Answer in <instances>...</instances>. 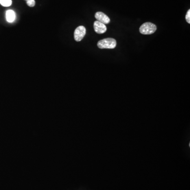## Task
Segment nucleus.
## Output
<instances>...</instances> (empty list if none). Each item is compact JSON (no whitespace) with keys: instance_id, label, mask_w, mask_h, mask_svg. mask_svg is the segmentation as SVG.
Masks as SVG:
<instances>
[{"instance_id":"nucleus-3","label":"nucleus","mask_w":190,"mask_h":190,"mask_svg":"<svg viewBox=\"0 0 190 190\" xmlns=\"http://www.w3.org/2000/svg\"><path fill=\"white\" fill-rule=\"evenodd\" d=\"M86 33V29L84 26L77 27L74 32V38L77 42H79L83 39Z\"/></svg>"},{"instance_id":"nucleus-5","label":"nucleus","mask_w":190,"mask_h":190,"mask_svg":"<svg viewBox=\"0 0 190 190\" xmlns=\"http://www.w3.org/2000/svg\"><path fill=\"white\" fill-rule=\"evenodd\" d=\"M94 28L95 31L98 34L104 33L107 31V27L105 24L98 21H96L94 22Z\"/></svg>"},{"instance_id":"nucleus-6","label":"nucleus","mask_w":190,"mask_h":190,"mask_svg":"<svg viewBox=\"0 0 190 190\" xmlns=\"http://www.w3.org/2000/svg\"><path fill=\"white\" fill-rule=\"evenodd\" d=\"M15 13L12 10H9L6 12V19L8 22H13L15 20Z\"/></svg>"},{"instance_id":"nucleus-9","label":"nucleus","mask_w":190,"mask_h":190,"mask_svg":"<svg viewBox=\"0 0 190 190\" xmlns=\"http://www.w3.org/2000/svg\"><path fill=\"white\" fill-rule=\"evenodd\" d=\"M185 19L188 23H190V10H189L185 16Z\"/></svg>"},{"instance_id":"nucleus-7","label":"nucleus","mask_w":190,"mask_h":190,"mask_svg":"<svg viewBox=\"0 0 190 190\" xmlns=\"http://www.w3.org/2000/svg\"><path fill=\"white\" fill-rule=\"evenodd\" d=\"M12 0H0V4L4 7H9L11 6Z\"/></svg>"},{"instance_id":"nucleus-1","label":"nucleus","mask_w":190,"mask_h":190,"mask_svg":"<svg viewBox=\"0 0 190 190\" xmlns=\"http://www.w3.org/2000/svg\"><path fill=\"white\" fill-rule=\"evenodd\" d=\"M116 45V40L110 38L100 40L97 43V46L100 49H114Z\"/></svg>"},{"instance_id":"nucleus-4","label":"nucleus","mask_w":190,"mask_h":190,"mask_svg":"<svg viewBox=\"0 0 190 190\" xmlns=\"http://www.w3.org/2000/svg\"><path fill=\"white\" fill-rule=\"evenodd\" d=\"M95 17L98 21L104 24H107L111 21L108 16L102 12H97L95 15Z\"/></svg>"},{"instance_id":"nucleus-8","label":"nucleus","mask_w":190,"mask_h":190,"mask_svg":"<svg viewBox=\"0 0 190 190\" xmlns=\"http://www.w3.org/2000/svg\"><path fill=\"white\" fill-rule=\"evenodd\" d=\"M27 5L30 7H34L35 5V0H25Z\"/></svg>"},{"instance_id":"nucleus-2","label":"nucleus","mask_w":190,"mask_h":190,"mask_svg":"<svg viewBox=\"0 0 190 190\" xmlns=\"http://www.w3.org/2000/svg\"><path fill=\"white\" fill-rule=\"evenodd\" d=\"M156 25L150 22L144 23L141 26L139 32L143 34H152L156 31Z\"/></svg>"}]
</instances>
